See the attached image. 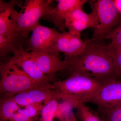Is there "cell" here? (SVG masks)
Wrapping results in <instances>:
<instances>
[{"label": "cell", "instance_id": "6da1fadb", "mask_svg": "<svg viewBox=\"0 0 121 121\" xmlns=\"http://www.w3.org/2000/svg\"><path fill=\"white\" fill-rule=\"evenodd\" d=\"M83 54L69 62L71 72H78L95 78L103 84L118 79L115 72L112 58L107 45L87 40Z\"/></svg>", "mask_w": 121, "mask_h": 121}, {"label": "cell", "instance_id": "7a4b0ae2", "mask_svg": "<svg viewBox=\"0 0 121 121\" xmlns=\"http://www.w3.org/2000/svg\"><path fill=\"white\" fill-rule=\"evenodd\" d=\"M103 84L82 73L73 71L68 78L51 83L50 88L57 92L58 99H68L78 103L91 102Z\"/></svg>", "mask_w": 121, "mask_h": 121}, {"label": "cell", "instance_id": "3957f363", "mask_svg": "<svg viewBox=\"0 0 121 121\" xmlns=\"http://www.w3.org/2000/svg\"><path fill=\"white\" fill-rule=\"evenodd\" d=\"M0 92L2 98L10 97L41 86L17 66L7 61L0 67Z\"/></svg>", "mask_w": 121, "mask_h": 121}, {"label": "cell", "instance_id": "277c9868", "mask_svg": "<svg viewBox=\"0 0 121 121\" xmlns=\"http://www.w3.org/2000/svg\"><path fill=\"white\" fill-rule=\"evenodd\" d=\"M97 18L98 25L93 30L91 41L101 40L118 24L121 14L113 0H92L88 2Z\"/></svg>", "mask_w": 121, "mask_h": 121}, {"label": "cell", "instance_id": "5b68a950", "mask_svg": "<svg viewBox=\"0 0 121 121\" xmlns=\"http://www.w3.org/2000/svg\"><path fill=\"white\" fill-rule=\"evenodd\" d=\"M51 0H27L21 7L20 12L15 10L13 17L17 26L19 36L27 37L31 31L40 24L39 20L46 14Z\"/></svg>", "mask_w": 121, "mask_h": 121}, {"label": "cell", "instance_id": "8992f818", "mask_svg": "<svg viewBox=\"0 0 121 121\" xmlns=\"http://www.w3.org/2000/svg\"><path fill=\"white\" fill-rule=\"evenodd\" d=\"M32 32L31 37L27 41L26 51L58 56L59 52L57 49V41L60 33L56 29L50 28L39 24Z\"/></svg>", "mask_w": 121, "mask_h": 121}, {"label": "cell", "instance_id": "52a82bcc", "mask_svg": "<svg viewBox=\"0 0 121 121\" xmlns=\"http://www.w3.org/2000/svg\"><path fill=\"white\" fill-rule=\"evenodd\" d=\"M13 56L8 60L17 66L28 75L41 86L50 84L51 76L45 75L40 70L34 58L26 51L22 44L18 45Z\"/></svg>", "mask_w": 121, "mask_h": 121}, {"label": "cell", "instance_id": "ba28073f", "mask_svg": "<svg viewBox=\"0 0 121 121\" xmlns=\"http://www.w3.org/2000/svg\"><path fill=\"white\" fill-rule=\"evenodd\" d=\"M101 113L121 105V80L117 79L103 84L92 100Z\"/></svg>", "mask_w": 121, "mask_h": 121}, {"label": "cell", "instance_id": "9c48e42d", "mask_svg": "<svg viewBox=\"0 0 121 121\" xmlns=\"http://www.w3.org/2000/svg\"><path fill=\"white\" fill-rule=\"evenodd\" d=\"M55 7H50L46 14L42 17L50 21L62 32L66 28L65 20L67 15L78 8H83L87 0H58Z\"/></svg>", "mask_w": 121, "mask_h": 121}, {"label": "cell", "instance_id": "30bf717a", "mask_svg": "<svg viewBox=\"0 0 121 121\" xmlns=\"http://www.w3.org/2000/svg\"><path fill=\"white\" fill-rule=\"evenodd\" d=\"M66 28L68 31L74 34L81 36L82 31L88 28L93 30L97 27V18L93 12L87 13L83 10V8L74 9L66 17L65 20Z\"/></svg>", "mask_w": 121, "mask_h": 121}, {"label": "cell", "instance_id": "8fae6325", "mask_svg": "<svg viewBox=\"0 0 121 121\" xmlns=\"http://www.w3.org/2000/svg\"><path fill=\"white\" fill-rule=\"evenodd\" d=\"M50 84L34 87L11 98L20 107H25L36 103H43L45 105L52 99H57V91L51 89Z\"/></svg>", "mask_w": 121, "mask_h": 121}, {"label": "cell", "instance_id": "7c38bea8", "mask_svg": "<svg viewBox=\"0 0 121 121\" xmlns=\"http://www.w3.org/2000/svg\"><path fill=\"white\" fill-rule=\"evenodd\" d=\"M87 44V40H83L81 36L65 31L60 33L59 35L57 48L59 52L64 54L65 60H71L83 54L86 48Z\"/></svg>", "mask_w": 121, "mask_h": 121}, {"label": "cell", "instance_id": "4fadbf2b", "mask_svg": "<svg viewBox=\"0 0 121 121\" xmlns=\"http://www.w3.org/2000/svg\"><path fill=\"white\" fill-rule=\"evenodd\" d=\"M20 2L11 0L5 2L0 0V35L16 39L19 37L17 26L13 17L15 6L22 5Z\"/></svg>", "mask_w": 121, "mask_h": 121}, {"label": "cell", "instance_id": "5bb4252c", "mask_svg": "<svg viewBox=\"0 0 121 121\" xmlns=\"http://www.w3.org/2000/svg\"><path fill=\"white\" fill-rule=\"evenodd\" d=\"M29 52L40 70L45 75L52 76L56 72L70 69L68 60H62L58 56L46 53Z\"/></svg>", "mask_w": 121, "mask_h": 121}, {"label": "cell", "instance_id": "9a60e30c", "mask_svg": "<svg viewBox=\"0 0 121 121\" xmlns=\"http://www.w3.org/2000/svg\"><path fill=\"white\" fill-rule=\"evenodd\" d=\"M59 102L55 118L59 121H75L77 120L73 112V109L76 105L73 102L68 99H62Z\"/></svg>", "mask_w": 121, "mask_h": 121}, {"label": "cell", "instance_id": "2e32d148", "mask_svg": "<svg viewBox=\"0 0 121 121\" xmlns=\"http://www.w3.org/2000/svg\"><path fill=\"white\" fill-rule=\"evenodd\" d=\"M20 108L11 97L2 98L0 104V121H8Z\"/></svg>", "mask_w": 121, "mask_h": 121}, {"label": "cell", "instance_id": "e0dca14e", "mask_svg": "<svg viewBox=\"0 0 121 121\" xmlns=\"http://www.w3.org/2000/svg\"><path fill=\"white\" fill-rule=\"evenodd\" d=\"M75 108L76 117L81 121H103L85 103H78Z\"/></svg>", "mask_w": 121, "mask_h": 121}, {"label": "cell", "instance_id": "ac0fdd59", "mask_svg": "<svg viewBox=\"0 0 121 121\" xmlns=\"http://www.w3.org/2000/svg\"><path fill=\"white\" fill-rule=\"evenodd\" d=\"M59 103L58 99L54 98L45 104L41 111L39 121H54Z\"/></svg>", "mask_w": 121, "mask_h": 121}, {"label": "cell", "instance_id": "d6986e66", "mask_svg": "<svg viewBox=\"0 0 121 121\" xmlns=\"http://www.w3.org/2000/svg\"><path fill=\"white\" fill-rule=\"evenodd\" d=\"M112 58L115 72L118 79L121 80V45H107Z\"/></svg>", "mask_w": 121, "mask_h": 121}, {"label": "cell", "instance_id": "ffe728a7", "mask_svg": "<svg viewBox=\"0 0 121 121\" xmlns=\"http://www.w3.org/2000/svg\"><path fill=\"white\" fill-rule=\"evenodd\" d=\"M15 39L4 35H0V56L4 57L10 52H13L17 49L18 45H15Z\"/></svg>", "mask_w": 121, "mask_h": 121}, {"label": "cell", "instance_id": "44dd1931", "mask_svg": "<svg viewBox=\"0 0 121 121\" xmlns=\"http://www.w3.org/2000/svg\"><path fill=\"white\" fill-rule=\"evenodd\" d=\"M102 113L103 121H121V105Z\"/></svg>", "mask_w": 121, "mask_h": 121}, {"label": "cell", "instance_id": "7402d4cb", "mask_svg": "<svg viewBox=\"0 0 121 121\" xmlns=\"http://www.w3.org/2000/svg\"><path fill=\"white\" fill-rule=\"evenodd\" d=\"M110 39L111 44L113 45H121V22L105 38Z\"/></svg>", "mask_w": 121, "mask_h": 121}, {"label": "cell", "instance_id": "603a6c76", "mask_svg": "<svg viewBox=\"0 0 121 121\" xmlns=\"http://www.w3.org/2000/svg\"><path fill=\"white\" fill-rule=\"evenodd\" d=\"M116 8L119 12V13L121 15V0H113Z\"/></svg>", "mask_w": 121, "mask_h": 121}, {"label": "cell", "instance_id": "cb8c5ba5", "mask_svg": "<svg viewBox=\"0 0 121 121\" xmlns=\"http://www.w3.org/2000/svg\"></svg>", "mask_w": 121, "mask_h": 121}]
</instances>
